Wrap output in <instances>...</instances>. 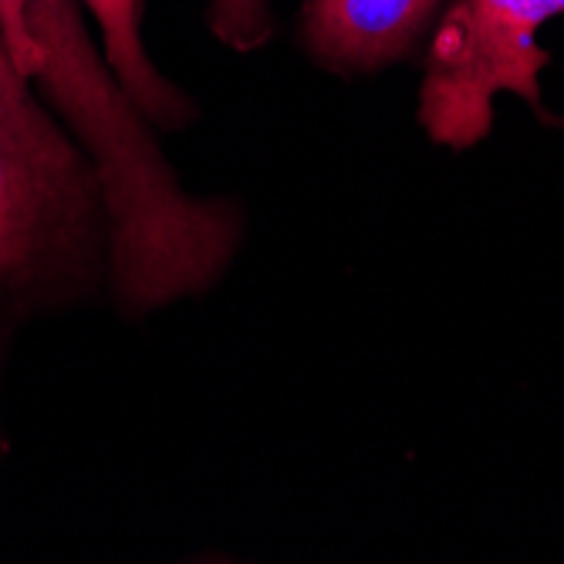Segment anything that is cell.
<instances>
[{"mask_svg": "<svg viewBox=\"0 0 564 564\" xmlns=\"http://www.w3.org/2000/svg\"><path fill=\"white\" fill-rule=\"evenodd\" d=\"M214 28L234 47H253L268 34L264 4L261 0H217L214 4Z\"/></svg>", "mask_w": 564, "mask_h": 564, "instance_id": "cell-5", "label": "cell"}, {"mask_svg": "<svg viewBox=\"0 0 564 564\" xmlns=\"http://www.w3.org/2000/svg\"><path fill=\"white\" fill-rule=\"evenodd\" d=\"M75 180L68 142L28 95V75L0 37V274L37 250Z\"/></svg>", "mask_w": 564, "mask_h": 564, "instance_id": "cell-2", "label": "cell"}, {"mask_svg": "<svg viewBox=\"0 0 564 564\" xmlns=\"http://www.w3.org/2000/svg\"><path fill=\"white\" fill-rule=\"evenodd\" d=\"M85 4L101 24L106 51H109V68L116 72V82L129 91V98L152 116L176 112L180 109L176 95L166 88V82H160V75L152 72V65L142 55L139 24H135L139 0H85Z\"/></svg>", "mask_w": 564, "mask_h": 564, "instance_id": "cell-4", "label": "cell"}, {"mask_svg": "<svg viewBox=\"0 0 564 564\" xmlns=\"http://www.w3.org/2000/svg\"><path fill=\"white\" fill-rule=\"evenodd\" d=\"M436 0H312L304 37L338 68H379L405 55L426 28Z\"/></svg>", "mask_w": 564, "mask_h": 564, "instance_id": "cell-3", "label": "cell"}, {"mask_svg": "<svg viewBox=\"0 0 564 564\" xmlns=\"http://www.w3.org/2000/svg\"><path fill=\"white\" fill-rule=\"evenodd\" d=\"M564 14V0H456L443 18L420 91L426 132L453 149H467L490 132L494 95L518 91L541 106L538 75L547 55L541 24Z\"/></svg>", "mask_w": 564, "mask_h": 564, "instance_id": "cell-1", "label": "cell"}]
</instances>
